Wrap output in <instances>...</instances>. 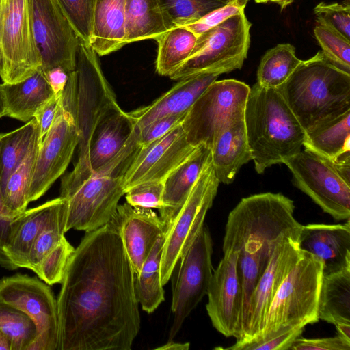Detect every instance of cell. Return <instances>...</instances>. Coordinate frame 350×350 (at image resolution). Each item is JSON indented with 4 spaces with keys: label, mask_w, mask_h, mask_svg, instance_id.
I'll list each match as a JSON object with an SVG mask.
<instances>
[{
    "label": "cell",
    "mask_w": 350,
    "mask_h": 350,
    "mask_svg": "<svg viewBox=\"0 0 350 350\" xmlns=\"http://www.w3.org/2000/svg\"><path fill=\"white\" fill-rule=\"evenodd\" d=\"M135 273L111 219L85 232L70 256L57 304L58 350H130L140 329Z\"/></svg>",
    "instance_id": "1"
},
{
    "label": "cell",
    "mask_w": 350,
    "mask_h": 350,
    "mask_svg": "<svg viewBox=\"0 0 350 350\" xmlns=\"http://www.w3.org/2000/svg\"><path fill=\"white\" fill-rule=\"evenodd\" d=\"M293 201L282 193L243 198L230 212L223 241L224 253H239L242 290L239 338L243 334L250 295L266 269L275 245L287 236L298 241L301 225L294 217Z\"/></svg>",
    "instance_id": "2"
},
{
    "label": "cell",
    "mask_w": 350,
    "mask_h": 350,
    "mask_svg": "<svg viewBox=\"0 0 350 350\" xmlns=\"http://www.w3.org/2000/svg\"><path fill=\"white\" fill-rule=\"evenodd\" d=\"M244 122L258 174L301 150L305 131L280 89L264 88L256 82L248 94Z\"/></svg>",
    "instance_id": "3"
},
{
    "label": "cell",
    "mask_w": 350,
    "mask_h": 350,
    "mask_svg": "<svg viewBox=\"0 0 350 350\" xmlns=\"http://www.w3.org/2000/svg\"><path fill=\"white\" fill-rule=\"evenodd\" d=\"M279 89L305 133L350 110V73L321 51L302 60Z\"/></svg>",
    "instance_id": "4"
},
{
    "label": "cell",
    "mask_w": 350,
    "mask_h": 350,
    "mask_svg": "<svg viewBox=\"0 0 350 350\" xmlns=\"http://www.w3.org/2000/svg\"><path fill=\"white\" fill-rule=\"evenodd\" d=\"M76 120L79 132L77 159L61 180L60 196L70 198L86 179L88 153L93 133L100 120L119 106L105 78L98 55L80 40L76 55Z\"/></svg>",
    "instance_id": "5"
},
{
    "label": "cell",
    "mask_w": 350,
    "mask_h": 350,
    "mask_svg": "<svg viewBox=\"0 0 350 350\" xmlns=\"http://www.w3.org/2000/svg\"><path fill=\"white\" fill-rule=\"evenodd\" d=\"M140 147L135 129L118 153L92 172L67 199L66 232L75 229L88 232L111 221L125 194L124 177Z\"/></svg>",
    "instance_id": "6"
},
{
    "label": "cell",
    "mask_w": 350,
    "mask_h": 350,
    "mask_svg": "<svg viewBox=\"0 0 350 350\" xmlns=\"http://www.w3.org/2000/svg\"><path fill=\"white\" fill-rule=\"evenodd\" d=\"M323 277L321 260L300 250L297 260L271 300L260 333L252 341L285 329L297 326L305 327L318 322L319 297Z\"/></svg>",
    "instance_id": "7"
},
{
    "label": "cell",
    "mask_w": 350,
    "mask_h": 350,
    "mask_svg": "<svg viewBox=\"0 0 350 350\" xmlns=\"http://www.w3.org/2000/svg\"><path fill=\"white\" fill-rule=\"evenodd\" d=\"M76 72L69 74L54 122L38 146L29 202L42 196L66 171L79 142L76 120Z\"/></svg>",
    "instance_id": "8"
},
{
    "label": "cell",
    "mask_w": 350,
    "mask_h": 350,
    "mask_svg": "<svg viewBox=\"0 0 350 350\" xmlns=\"http://www.w3.org/2000/svg\"><path fill=\"white\" fill-rule=\"evenodd\" d=\"M252 24L245 12L234 15L197 37L189 58L169 77L181 80L204 73L241 68L250 44Z\"/></svg>",
    "instance_id": "9"
},
{
    "label": "cell",
    "mask_w": 350,
    "mask_h": 350,
    "mask_svg": "<svg viewBox=\"0 0 350 350\" xmlns=\"http://www.w3.org/2000/svg\"><path fill=\"white\" fill-rule=\"evenodd\" d=\"M293 185L336 220L350 218V163L336 164L303 150L284 163Z\"/></svg>",
    "instance_id": "10"
},
{
    "label": "cell",
    "mask_w": 350,
    "mask_h": 350,
    "mask_svg": "<svg viewBox=\"0 0 350 350\" xmlns=\"http://www.w3.org/2000/svg\"><path fill=\"white\" fill-rule=\"evenodd\" d=\"M250 90L246 83L233 79L213 81L193 103L182 123L189 142L211 149L227 126L244 118Z\"/></svg>",
    "instance_id": "11"
},
{
    "label": "cell",
    "mask_w": 350,
    "mask_h": 350,
    "mask_svg": "<svg viewBox=\"0 0 350 350\" xmlns=\"http://www.w3.org/2000/svg\"><path fill=\"white\" fill-rule=\"evenodd\" d=\"M219 183L211 159L166 232L161 261L163 286L168 282L179 260L204 226L205 217L213 205Z\"/></svg>",
    "instance_id": "12"
},
{
    "label": "cell",
    "mask_w": 350,
    "mask_h": 350,
    "mask_svg": "<svg viewBox=\"0 0 350 350\" xmlns=\"http://www.w3.org/2000/svg\"><path fill=\"white\" fill-rule=\"evenodd\" d=\"M41 66L27 0H0V77L3 83L23 81Z\"/></svg>",
    "instance_id": "13"
},
{
    "label": "cell",
    "mask_w": 350,
    "mask_h": 350,
    "mask_svg": "<svg viewBox=\"0 0 350 350\" xmlns=\"http://www.w3.org/2000/svg\"><path fill=\"white\" fill-rule=\"evenodd\" d=\"M0 301L25 313L37 335L28 350H58L57 299L49 285L28 275L16 273L0 280Z\"/></svg>",
    "instance_id": "14"
},
{
    "label": "cell",
    "mask_w": 350,
    "mask_h": 350,
    "mask_svg": "<svg viewBox=\"0 0 350 350\" xmlns=\"http://www.w3.org/2000/svg\"><path fill=\"white\" fill-rule=\"evenodd\" d=\"M212 254V239L208 228L204 225L177 263L179 266L172 289L173 321L169 340L176 336L186 318L207 294L214 270Z\"/></svg>",
    "instance_id": "15"
},
{
    "label": "cell",
    "mask_w": 350,
    "mask_h": 350,
    "mask_svg": "<svg viewBox=\"0 0 350 350\" xmlns=\"http://www.w3.org/2000/svg\"><path fill=\"white\" fill-rule=\"evenodd\" d=\"M33 36L46 71L61 67L75 70L80 39L55 0H27Z\"/></svg>",
    "instance_id": "16"
},
{
    "label": "cell",
    "mask_w": 350,
    "mask_h": 350,
    "mask_svg": "<svg viewBox=\"0 0 350 350\" xmlns=\"http://www.w3.org/2000/svg\"><path fill=\"white\" fill-rule=\"evenodd\" d=\"M300 253L297 241L283 236L275 246L269 262L252 291L248 304L243 334L231 347L236 350L254 340L260 333L271 300L281 282L297 260Z\"/></svg>",
    "instance_id": "17"
},
{
    "label": "cell",
    "mask_w": 350,
    "mask_h": 350,
    "mask_svg": "<svg viewBox=\"0 0 350 350\" xmlns=\"http://www.w3.org/2000/svg\"><path fill=\"white\" fill-rule=\"evenodd\" d=\"M239 253L230 252L224 256L213 275L207 291L206 305L213 326L226 337L236 339L240 334L242 290L238 271Z\"/></svg>",
    "instance_id": "18"
},
{
    "label": "cell",
    "mask_w": 350,
    "mask_h": 350,
    "mask_svg": "<svg viewBox=\"0 0 350 350\" xmlns=\"http://www.w3.org/2000/svg\"><path fill=\"white\" fill-rule=\"evenodd\" d=\"M196 148L187 140L182 124L148 144L141 146L124 177L125 192L143 182L163 181Z\"/></svg>",
    "instance_id": "19"
},
{
    "label": "cell",
    "mask_w": 350,
    "mask_h": 350,
    "mask_svg": "<svg viewBox=\"0 0 350 350\" xmlns=\"http://www.w3.org/2000/svg\"><path fill=\"white\" fill-rule=\"evenodd\" d=\"M111 219L137 275L159 237L166 233L167 226L152 208L134 207L127 202L118 205Z\"/></svg>",
    "instance_id": "20"
},
{
    "label": "cell",
    "mask_w": 350,
    "mask_h": 350,
    "mask_svg": "<svg viewBox=\"0 0 350 350\" xmlns=\"http://www.w3.org/2000/svg\"><path fill=\"white\" fill-rule=\"evenodd\" d=\"M297 245L321 260L323 275L350 268V220L301 225Z\"/></svg>",
    "instance_id": "21"
},
{
    "label": "cell",
    "mask_w": 350,
    "mask_h": 350,
    "mask_svg": "<svg viewBox=\"0 0 350 350\" xmlns=\"http://www.w3.org/2000/svg\"><path fill=\"white\" fill-rule=\"evenodd\" d=\"M219 75V73H204L179 80L151 104L128 113L139 130L159 118L187 113Z\"/></svg>",
    "instance_id": "22"
},
{
    "label": "cell",
    "mask_w": 350,
    "mask_h": 350,
    "mask_svg": "<svg viewBox=\"0 0 350 350\" xmlns=\"http://www.w3.org/2000/svg\"><path fill=\"white\" fill-rule=\"evenodd\" d=\"M211 159V149L199 144L163 180V207L159 211V216L167 228Z\"/></svg>",
    "instance_id": "23"
},
{
    "label": "cell",
    "mask_w": 350,
    "mask_h": 350,
    "mask_svg": "<svg viewBox=\"0 0 350 350\" xmlns=\"http://www.w3.org/2000/svg\"><path fill=\"white\" fill-rule=\"evenodd\" d=\"M134 129L135 124L129 113L120 106L111 109L103 117L92 137L86 178L118 153Z\"/></svg>",
    "instance_id": "24"
},
{
    "label": "cell",
    "mask_w": 350,
    "mask_h": 350,
    "mask_svg": "<svg viewBox=\"0 0 350 350\" xmlns=\"http://www.w3.org/2000/svg\"><path fill=\"white\" fill-rule=\"evenodd\" d=\"M63 198L59 196L36 207L26 209L12 220L10 236L3 250L17 269H27L28 256L34 241Z\"/></svg>",
    "instance_id": "25"
},
{
    "label": "cell",
    "mask_w": 350,
    "mask_h": 350,
    "mask_svg": "<svg viewBox=\"0 0 350 350\" xmlns=\"http://www.w3.org/2000/svg\"><path fill=\"white\" fill-rule=\"evenodd\" d=\"M211 150V162L218 180L226 185L232 183L241 167L252 161L244 118L227 126Z\"/></svg>",
    "instance_id": "26"
},
{
    "label": "cell",
    "mask_w": 350,
    "mask_h": 350,
    "mask_svg": "<svg viewBox=\"0 0 350 350\" xmlns=\"http://www.w3.org/2000/svg\"><path fill=\"white\" fill-rule=\"evenodd\" d=\"M126 0H95L90 46L98 55L116 51L126 42Z\"/></svg>",
    "instance_id": "27"
},
{
    "label": "cell",
    "mask_w": 350,
    "mask_h": 350,
    "mask_svg": "<svg viewBox=\"0 0 350 350\" xmlns=\"http://www.w3.org/2000/svg\"><path fill=\"white\" fill-rule=\"evenodd\" d=\"M0 85L5 116L23 122L33 118L37 111L55 95L42 66L23 81Z\"/></svg>",
    "instance_id": "28"
},
{
    "label": "cell",
    "mask_w": 350,
    "mask_h": 350,
    "mask_svg": "<svg viewBox=\"0 0 350 350\" xmlns=\"http://www.w3.org/2000/svg\"><path fill=\"white\" fill-rule=\"evenodd\" d=\"M303 146L334 163H350V110L307 131Z\"/></svg>",
    "instance_id": "29"
},
{
    "label": "cell",
    "mask_w": 350,
    "mask_h": 350,
    "mask_svg": "<svg viewBox=\"0 0 350 350\" xmlns=\"http://www.w3.org/2000/svg\"><path fill=\"white\" fill-rule=\"evenodd\" d=\"M126 42L155 40L174 27L159 0H126Z\"/></svg>",
    "instance_id": "30"
},
{
    "label": "cell",
    "mask_w": 350,
    "mask_h": 350,
    "mask_svg": "<svg viewBox=\"0 0 350 350\" xmlns=\"http://www.w3.org/2000/svg\"><path fill=\"white\" fill-rule=\"evenodd\" d=\"M318 315L334 325L350 323V268L323 275Z\"/></svg>",
    "instance_id": "31"
},
{
    "label": "cell",
    "mask_w": 350,
    "mask_h": 350,
    "mask_svg": "<svg viewBox=\"0 0 350 350\" xmlns=\"http://www.w3.org/2000/svg\"><path fill=\"white\" fill-rule=\"evenodd\" d=\"M165 234L159 237L139 272L135 275L134 288L137 300L142 309L148 314L153 312L165 299L161 261Z\"/></svg>",
    "instance_id": "32"
},
{
    "label": "cell",
    "mask_w": 350,
    "mask_h": 350,
    "mask_svg": "<svg viewBox=\"0 0 350 350\" xmlns=\"http://www.w3.org/2000/svg\"><path fill=\"white\" fill-rule=\"evenodd\" d=\"M38 142V129L35 118L0 138V173L2 190L13 172L21 164Z\"/></svg>",
    "instance_id": "33"
},
{
    "label": "cell",
    "mask_w": 350,
    "mask_h": 350,
    "mask_svg": "<svg viewBox=\"0 0 350 350\" xmlns=\"http://www.w3.org/2000/svg\"><path fill=\"white\" fill-rule=\"evenodd\" d=\"M197 36L185 26H176L158 36L156 70L170 77L191 55Z\"/></svg>",
    "instance_id": "34"
},
{
    "label": "cell",
    "mask_w": 350,
    "mask_h": 350,
    "mask_svg": "<svg viewBox=\"0 0 350 350\" xmlns=\"http://www.w3.org/2000/svg\"><path fill=\"white\" fill-rule=\"evenodd\" d=\"M291 44H278L267 51L257 69V83L267 88H280L301 62Z\"/></svg>",
    "instance_id": "35"
},
{
    "label": "cell",
    "mask_w": 350,
    "mask_h": 350,
    "mask_svg": "<svg viewBox=\"0 0 350 350\" xmlns=\"http://www.w3.org/2000/svg\"><path fill=\"white\" fill-rule=\"evenodd\" d=\"M38 148V142L21 164L9 176L2 190L4 206L12 218L23 213L29 203V189Z\"/></svg>",
    "instance_id": "36"
},
{
    "label": "cell",
    "mask_w": 350,
    "mask_h": 350,
    "mask_svg": "<svg viewBox=\"0 0 350 350\" xmlns=\"http://www.w3.org/2000/svg\"><path fill=\"white\" fill-rule=\"evenodd\" d=\"M68 211L65 198L43 226L30 250L27 269L34 273L45 256L64 237Z\"/></svg>",
    "instance_id": "37"
},
{
    "label": "cell",
    "mask_w": 350,
    "mask_h": 350,
    "mask_svg": "<svg viewBox=\"0 0 350 350\" xmlns=\"http://www.w3.org/2000/svg\"><path fill=\"white\" fill-rule=\"evenodd\" d=\"M0 330L11 342V350H28L36 338V325L20 310L0 301Z\"/></svg>",
    "instance_id": "38"
},
{
    "label": "cell",
    "mask_w": 350,
    "mask_h": 350,
    "mask_svg": "<svg viewBox=\"0 0 350 350\" xmlns=\"http://www.w3.org/2000/svg\"><path fill=\"white\" fill-rule=\"evenodd\" d=\"M174 26H185L209 12L231 3L229 0H159Z\"/></svg>",
    "instance_id": "39"
},
{
    "label": "cell",
    "mask_w": 350,
    "mask_h": 350,
    "mask_svg": "<svg viewBox=\"0 0 350 350\" xmlns=\"http://www.w3.org/2000/svg\"><path fill=\"white\" fill-rule=\"evenodd\" d=\"M314 35L325 57L338 68L350 73V40L319 20Z\"/></svg>",
    "instance_id": "40"
},
{
    "label": "cell",
    "mask_w": 350,
    "mask_h": 350,
    "mask_svg": "<svg viewBox=\"0 0 350 350\" xmlns=\"http://www.w3.org/2000/svg\"><path fill=\"white\" fill-rule=\"evenodd\" d=\"M74 250L64 237L45 256L35 273L49 285L61 284Z\"/></svg>",
    "instance_id": "41"
},
{
    "label": "cell",
    "mask_w": 350,
    "mask_h": 350,
    "mask_svg": "<svg viewBox=\"0 0 350 350\" xmlns=\"http://www.w3.org/2000/svg\"><path fill=\"white\" fill-rule=\"evenodd\" d=\"M79 38L90 44L95 0H55Z\"/></svg>",
    "instance_id": "42"
},
{
    "label": "cell",
    "mask_w": 350,
    "mask_h": 350,
    "mask_svg": "<svg viewBox=\"0 0 350 350\" xmlns=\"http://www.w3.org/2000/svg\"><path fill=\"white\" fill-rule=\"evenodd\" d=\"M163 181H146L137 184L125 192L126 202L134 207L157 208L163 207Z\"/></svg>",
    "instance_id": "43"
},
{
    "label": "cell",
    "mask_w": 350,
    "mask_h": 350,
    "mask_svg": "<svg viewBox=\"0 0 350 350\" xmlns=\"http://www.w3.org/2000/svg\"><path fill=\"white\" fill-rule=\"evenodd\" d=\"M317 20L327 24L350 40V4L321 2L314 9Z\"/></svg>",
    "instance_id": "44"
},
{
    "label": "cell",
    "mask_w": 350,
    "mask_h": 350,
    "mask_svg": "<svg viewBox=\"0 0 350 350\" xmlns=\"http://www.w3.org/2000/svg\"><path fill=\"white\" fill-rule=\"evenodd\" d=\"M304 329L301 326L285 329L262 339L242 345L236 350H288L294 340L301 336Z\"/></svg>",
    "instance_id": "45"
},
{
    "label": "cell",
    "mask_w": 350,
    "mask_h": 350,
    "mask_svg": "<svg viewBox=\"0 0 350 350\" xmlns=\"http://www.w3.org/2000/svg\"><path fill=\"white\" fill-rule=\"evenodd\" d=\"M244 6L234 3H229L204 16L197 21L185 27L193 32L197 37L218 25L234 15L245 12Z\"/></svg>",
    "instance_id": "46"
},
{
    "label": "cell",
    "mask_w": 350,
    "mask_h": 350,
    "mask_svg": "<svg viewBox=\"0 0 350 350\" xmlns=\"http://www.w3.org/2000/svg\"><path fill=\"white\" fill-rule=\"evenodd\" d=\"M187 113V112L165 116L152 122L141 130L137 129L138 139L141 146L148 144L181 124Z\"/></svg>",
    "instance_id": "47"
},
{
    "label": "cell",
    "mask_w": 350,
    "mask_h": 350,
    "mask_svg": "<svg viewBox=\"0 0 350 350\" xmlns=\"http://www.w3.org/2000/svg\"><path fill=\"white\" fill-rule=\"evenodd\" d=\"M291 350H350V343L336 335L321 338H305L300 336L293 342Z\"/></svg>",
    "instance_id": "48"
},
{
    "label": "cell",
    "mask_w": 350,
    "mask_h": 350,
    "mask_svg": "<svg viewBox=\"0 0 350 350\" xmlns=\"http://www.w3.org/2000/svg\"><path fill=\"white\" fill-rule=\"evenodd\" d=\"M61 94H55L44 103L35 114L34 118L37 122L38 129V146L41 144L54 122L58 109Z\"/></svg>",
    "instance_id": "49"
},
{
    "label": "cell",
    "mask_w": 350,
    "mask_h": 350,
    "mask_svg": "<svg viewBox=\"0 0 350 350\" xmlns=\"http://www.w3.org/2000/svg\"><path fill=\"white\" fill-rule=\"evenodd\" d=\"M44 72L55 94H61L67 83L69 74L61 67H55Z\"/></svg>",
    "instance_id": "50"
},
{
    "label": "cell",
    "mask_w": 350,
    "mask_h": 350,
    "mask_svg": "<svg viewBox=\"0 0 350 350\" xmlns=\"http://www.w3.org/2000/svg\"><path fill=\"white\" fill-rule=\"evenodd\" d=\"M1 135V133H0V138ZM14 219L9 216L4 206L0 173V247L3 246L8 239L11 223Z\"/></svg>",
    "instance_id": "51"
},
{
    "label": "cell",
    "mask_w": 350,
    "mask_h": 350,
    "mask_svg": "<svg viewBox=\"0 0 350 350\" xmlns=\"http://www.w3.org/2000/svg\"><path fill=\"white\" fill-rule=\"evenodd\" d=\"M339 337L350 343V323H339L334 325Z\"/></svg>",
    "instance_id": "52"
},
{
    "label": "cell",
    "mask_w": 350,
    "mask_h": 350,
    "mask_svg": "<svg viewBox=\"0 0 350 350\" xmlns=\"http://www.w3.org/2000/svg\"><path fill=\"white\" fill-rule=\"evenodd\" d=\"M189 343L185 342V343H180V342H176L172 340H168V342L163 345V346H161L159 347H157V349H161V350H187L189 349Z\"/></svg>",
    "instance_id": "53"
},
{
    "label": "cell",
    "mask_w": 350,
    "mask_h": 350,
    "mask_svg": "<svg viewBox=\"0 0 350 350\" xmlns=\"http://www.w3.org/2000/svg\"><path fill=\"white\" fill-rule=\"evenodd\" d=\"M11 350V342L6 335L0 330V350Z\"/></svg>",
    "instance_id": "54"
},
{
    "label": "cell",
    "mask_w": 350,
    "mask_h": 350,
    "mask_svg": "<svg viewBox=\"0 0 350 350\" xmlns=\"http://www.w3.org/2000/svg\"><path fill=\"white\" fill-rule=\"evenodd\" d=\"M5 116V105L3 94L0 85V118Z\"/></svg>",
    "instance_id": "55"
},
{
    "label": "cell",
    "mask_w": 350,
    "mask_h": 350,
    "mask_svg": "<svg viewBox=\"0 0 350 350\" xmlns=\"http://www.w3.org/2000/svg\"><path fill=\"white\" fill-rule=\"evenodd\" d=\"M295 1V0H269V1L278 4L282 10L286 8Z\"/></svg>",
    "instance_id": "56"
},
{
    "label": "cell",
    "mask_w": 350,
    "mask_h": 350,
    "mask_svg": "<svg viewBox=\"0 0 350 350\" xmlns=\"http://www.w3.org/2000/svg\"><path fill=\"white\" fill-rule=\"evenodd\" d=\"M231 3H234L241 6L246 7L249 0H229Z\"/></svg>",
    "instance_id": "57"
},
{
    "label": "cell",
    "mask_w": 350,
    "mask_h": 350,
    "mask_svg": "<svg viewBox=\"0 0 350 350\" xmlns=\"http://www.w3.org/2000/svg\"><path fill=\"white\" fill-rule=\"evenodd\" d=\"M256 3H267L269 1V0H254Z\"/></svg>",
    "instance_id": "58"
}]
</instances>
